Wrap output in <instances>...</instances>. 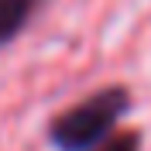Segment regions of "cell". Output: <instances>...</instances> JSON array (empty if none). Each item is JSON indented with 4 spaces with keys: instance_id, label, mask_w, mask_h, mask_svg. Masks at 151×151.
<instances>
[{
    "instance_id": "cell-1",
    "label": "cell",
    "mask_w": 151,
    "mask_h": 151,
    "mask_svg": "<svg viewBox=\"0 0 151 151\" xmlns=\"http://www.w3.org/2000/svg\"><path fill=\"white\" fill-rule=\"evenodd\" d=\"M127 106H131V96L124 86L100 89L96 96L65 110L52 124V141L62 151H93L103 141H110V131L127 113Z\"/></svg>"
},
{
    "instance_id": "cell-2",
    "label": "cell",
    "mask_w": 151,
    "mask_h": 151,
    "mask_svg": "<svg viewBox=\"0 0 151 151\" xmlns=\"http://www.w3.org/2000/svg\"><path fill=\"white\" fill-rule=\"evenodd\" d=\"M35 4L38 0H0V45L10 41V38L24 28V21L31 17Z\"/></svg>"
},
{
    "instance_id": "cell-3",
    "label": "cell",
    "mask_w": 151,
    "mask_h": 151,
    "mask_svg": "<svg viewBox=\"0 0 151 151\" xmlns=\"http://www.w3.org/2000/svg\"><path fill=\"white\" fill-rule=\"evenodd\" d=\"M96 151H137V134H117V137L103 141Z\"/></svg>"
}]
</instances>
